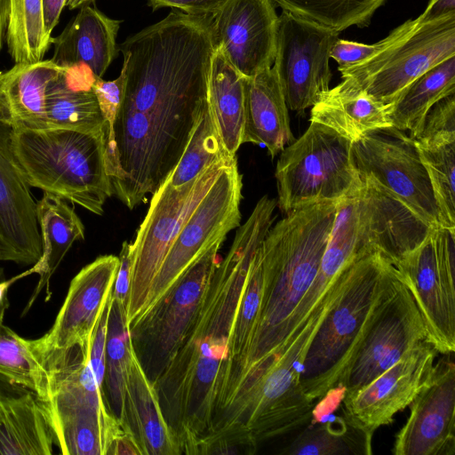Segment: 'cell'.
<instances>
[{
  "mask_svg": "<svg viewBox=\"0 0 455 455\" xmlns=\"http://www.w3.org/2000/svg\"><path fill=\"white\" fill-rule=\"evenodd\" d=\"M216 48L211 16L172 11L118 45L125 84L112 130L104 133L113 193L130 210L180 161L207 104Z\"/></svg>",
  "mask_w": 455,
  "mask_h": 455,
  "instance_id": "6da1fadb",
  "label": "cell"
},
{
  "mask_svg": "<svg viewBox=\"0 0 455 455\" xmlns=\"http://www.w3.org/2000/svg\"><path fill=\"white\" fill-rule=\"evenodd\" d=\"M275 200L264 196L238 227L180 347L153 381L180 454H196L218 414L238 301L251 262L275 222Z\"/></svg>",
  "mask_w": 455,
  "mask_h": 455,
  "instance_id": "7a4b0ae2",
  "label": "cell"
},
{
  "mask_svg": "<svg viewBox=\"0 0 455 455\" xmlns=\"http://www.w3.org/2000/svg\"><path fill=\"white\" fill-rule=\"evenodd\" d=\"M338 202L303 205L270 228L260 245L258 319L231 402L245 405L303 327L299 308L318 274Z\"/></svg>",
  "mask_w": 455,
  "mask_h": 455,
  "instance_id": "3957f363",
  "label": "cell"
},
{
  "mask_svg": "<svg viewBox=\"0 0 455 455\" xmlns=\"http://www.w3.org/2000/svg\"><path fill=\"white\" fill-rule=\"evenodd\" d=\"M399 274L377 251H363L353 259L346 286L304 359L299 384L310 403L314 404L339 385Z\"/></svg>",
  "mask_w": 455,
  "mask_h": 455,
  "instance_id": "277c9868",
  "label": "cell"
},
{
  "mask_svg": "<svg viewBox=\"0 0 455 455\" xmlns=\"http://www.w3.org/2000/svg\"><path fill=\"white\" fill-rule=\"evenodd\" d=\"M11 141L30 187L103 214L114 194L106 169L104 131L12 129Z\"/></svg>",
  "mask_w": 455,
  "mask_h": 455,
  "instance_id": "5b68a950",
  "label": "cell"
},
{
  "mask_svg": "<svg viewBox=\"0 0 455 455\" xmlns=\"http://www.w3.org/2000/svg\"><path fill=\"white\" fill-rule=\"evenodd\" d=\"M455 56V12L408 20L377 43L364 60L339 67L347 79L384 105H394L421 75Z\"/></svg>",
  "mask_w": 455,
  "mask_h": 455,
  "instance_id": "8992f818",
  "label": "cell"
},
{
  "mask_svg": "<svg viewBox=\"0 0 455 455\" xmlns=\"http://www.w3.org/2000/svg\"><path fill=\"white\" fill-rule=\"evenodd\" d=\"M353 142L310 122L305 132L280 153L275 167L277 201L286 214L323 201L338 202L362 186L352 156Z\"/></svg>",
  "mask_w": 455,
  "mask_h": 455,
  "instance_id": "52a82bcc",
  "label": "cell"
},
{
  "mask_svg": "<svg viewBox=\"0 0 455 455\" xmlns=\"http://www.w3.org/2000/svg\"><path fill=\"white\" fill-rule=\"evenodd\" d=\"M228 162L215 163L189 182L173 187L168 178L152 194L148 212L131 243L128 327L143 310L152 282L179 232Z\"/></svg>",
  "mask_w": 455,
  "mask_h": 455,
  "instance_id": "ba28073f",
  "label": "cell"
},
{
  "mask_svg": "<svg viewBox=\"0 0 455 455\" xmlns=\"http://www.w3.org/2000/svg\"><path fill=\"white\" fill-rule=\"evenodd\" d=\"M221 244L195 260L154 307L130 324L134 351L152 382L180 347L218 265Z\"/></svg>",
  "mask_w": 455,
  "mask_h": 455,
  "instance_id": "9c48e42d",
  "label": "cell"
},
{
  "mask_svg": "<svg viewBox=\"0 0 455 455\" xmlns=\"http://www.w3.org/2000/svg\"><path fill=\"white\" fill-rule=\"evenodd\" d=\"M395 267L411 292L427 331L443 355L455 350V229L435 228Z\"/></svg>",
  "mask_w": 455,
  "mask_h": 455,
  "instance_id": "30bf717a",
  "label": "cell"
},
{
  "mask_svg": "<svg viewBox=\"0 0 455 455\" xmlns=\"http://www.w3.org/2000/svg\"><path fill=\"white\" fill-rule=\"evenodd\" d=\"M242 188V175L235 159L224 167L179 232L137 317L154 307L195 260L214 244L223 243L227 235L240 226Z\"/></svg>",
  "mask_w": 455,
  "mask_h": 455,
  "instance_id": "8fae6325",
  "label": "cell"
},
{
  "mask_svg": "<svg viewBox=\"0 0 455 455\" xmlns=\"http://www.w3.org/2000/svg\"><path fill=\"white\" fill-rule=\"evenodd\" d=\"M424 340L426 325L399 274L339 383L345 387L344 395L367 386Z\"/></svg>",
  "mask_w": 455,
  "mask_h": 455,
  "instance_id": "7c38bea8",
  "label": "cell"
},
{
  "mask_svg": "<svg viewBox=\"0 0 455 455\" xmlns=\"http://www.w3.org/2000/svg\"><path fill=\"white\" fill-rule=\"evenodd\" d=\"M352 156L360 178H373L430 227H440L427 172L405 132L393 126L371 132L352 144Z\"/></svg>",
  "mask_w": 455,
  "mask_h": 455,
  "instance_id": "4fadbf2b",
  "label": "cell"
},
{
  "mask_svg": "<svg viewBox=\"0 0 455 455\" xmlns=\"http://www.w3.org/2000/svg\"><path fill=\"white\" fill-rule=\"evenodd\" d=\"M339 34L283 10L278 16L272 67L291 110L304 114L330 90V52Z\"/></svg>",
  "mask_w": 455,
  "mask_h": 455,
  "instance_id": "5bb4252c",
  "label": "cell"
},
{
  "mask_svg": "<svg viewBox=\"0 0 455 455\" xmlns=\"http://www.w3.org/2000/svg\"><path fill=\"white\" fill-rule=\"evenodd\" d=\"M119 267L115 255L98 257L72 279L50 331L35 339L49 370L75 347L91 343L99 319L112 295Z\"/></svg>",
  "mask_w": 455,
  "mask_h": 455,
  "instance_id": "9a60e30c",
  "label": "cell"
},
{
  "mask_svg": "<svg viewBox=\"0 0 455 455\" xmlns=\"http://www.w3.org/2000/svg\"><path fill=\"white\" fill-rule=\"evenodd\" d=\"M437 354L424 340L367 386L345 395L341 402L344 419L371 441L374 432L391 423L419 393L434 371Z\"/></svg>",
  "mask_w": 455,
  "mask_h": 455,
  "instance_id": "2e32d148",
  "label": "cell"
},
{
  "mask_svg": "<svg viewBox=\"0 0 455 455\" xmlns=\"http://www.w3.org/2000/svg\"><path fill=\"white\" fill-rule=\"evenodd\" d=\"M443 355L410 406V416L397 433L395 455L455 453V365Z\"/></svg>",
  "mask_w": 455,
  "mask_h": 455,
  "instance_id": "e0dca14e",
  "label": "cell"
},
{
  "mask_svg": "<svg viewBox=\"0 0 455 455\" xmlns=\"http://www.w3.org/2000/svg\"><path fill=\"white\" fill-rule=\"evenodd\" d=\"M211 18L216 46L241 75L273 66L278 24L273 0H227Z\"/></svg>",
  "mask_w": 455,
  "mask_h": 455,
  "instance_id": "ac0fdd59",
  "label": "cell"
},
{
  "mask_svg": "<svg viewBox=\"0 0 455 455\" xmlns=\"http://www.w3.org/2000/svg\"><path fill=\"white\" fill-rule=\"evenodd\" d=\"M11 132L0 121V261L34 265L43 253L36 203L15 159Z\"/></svg>",
  "mask_w": 455,
  "mask_h": 455,
  "instance_id": "d6986e66",
  "label": "cell"
},
{
  "mask_svg": "<svg viewBox=\"0 0 455 455\" xmlns=\"http://www.w3.org/2000/svg\"><path fill=\"white\" fill-rule=\"evenodd\" d=\"M360 179L359 208L366 235L372 248L395 266L434 228L373 178Z\"/></svg>",
  "mask_w": 455,
  "mask_h": 455,
  "instance_id": "ffe728a7",
  "label": "cell"
},
{
  "mask_svg": "<svg viewBox=\"0 0 455 455\" xmlns=\"http://www.w3.org/2000/svg\"><path fill=\"white\" fill-rule=\"evenodd\" d=\"M122 20L84 5L56 38L51 59L63 68L86 66L101 78L118 55L117 33Z\"/></svg>",
  "mask_w": 455,
  "mask_h": 455,
  "instance_id": "44dd1931",
  "label": "cell"
},
{
  "mask_svg": "<svg viewBox=\"0 0 455 455\" xmlns=\"http://www.w3.org/2000/svg\"><path fill=\"white\" fill-rule=\"evenodd\" d=\"M294 140L288 107L274 68L245 77L243 143L262 145L274 158Z\"/></svg>",
  "mask_w": 455,
  "mask_h": 455,
  "instance_id": "7402d4cb",
  "label": "cell"
},
{
  "mask_svg": "<svg viewBox=\"0 0 455 455\" xmlns=\"http://www.w3.org/2000/svg\"><path fill=\"white\" fill-rule=\"evenodd\" d=\"M64 68L42 60L0 72V121L12 129H47L46 88Z\"/></svg>",
  "mask_w": 455,
  "mask_h": 455,
  "instance_id": "603a6c76",
  "label": "cell"
},
{
  "mask_svg": "<svg viewBox=\"0 0 455 455\" xmlns=\"http://www.w3.org/2000/svg\"><path fill=\"white\" fill-rule=\"evenodd\" d=\"M122 426L132 433L142 455H180L176 436L164 415L156 388L134 350L127 377Z\"/></svg>",
  "mask_w": 455,
  "mask_h": 455,
  "instance_id": "cb8c5ba5",
  "label": "cell"
},
{
  "mask_svg": "<svg viewBox=\"0 0 455 455\" xmlns=\"http://www.w3.org/2000/svg\"><path fill=\"white\" fill-rule=\"evenodd\" d=\"M393 106L382 104L343 79L311 108L309 121L322 124L354 143L371 132L391 127Z\"/></svg>",
  "mask_w": 455,
  "mask_h": 455,
  "instance_id": "d4e9b609",
  "label": "cell"
},
{
  "mask_svg": "<svg viewBox=\"0 0 455 455\" xmlns=\"http://www.w3.org/2000/svg\"><path fill=\"white\" fill-rule=\"evenodd\" d=\"M54 436L46 410L30 391H0V455H51Z\"/></svg>",
  "mask_w": 455,
  "mask_h": 455,
  "instance_id": "484cf974",
  "label": "cell"
},
{
  "mask_svg": "<svg viewBox=\"0 0 455 455\" xmlns=\"http://www.w3.org/2000/svg\"><path fill=\"white\" fill-rule=\"evenodd\" d=\"M96 77L86 66L65 68L47 86L45 111L48 128L85 132L103 131V118L92 91Z\"/></svg>",
  "mask_w": 455,
  "mask_h": 455,
  "instance_id": "4316f807",
  "label": "cell"
},
{
  "mask_svg": "<svg viewBox=\"0 0 455 455\" xmlns=\"http://www.w3.org/2000/svg\"><path fill=\"white\" fill-rule=\"evenodd\" d=\"M67 200L44 192L36 203V217L43 241V253L40 259L32 267L34 274L40 275L39 281L28 302L24 313L34 304L44 290L49 299L50 281L71 248L72 244L84 238V227Z\"/></svg>",
  "mask_w": 455,
  "mask_h": 455,
  "instance_id": "83f0119b",
  "label": "cell"
},
{
  "mask_svg": "<svg viewBox=\"0 0 455 455\" xmlns=\"http://www.w3.org/2000/svg\"><path fill=\"white\" fill-rule=\"evenodd\" d=\"M244 79L216 46L208 77L207 102L222 144L232 156L243 144Z\"/></svg>",
  "mask_w": 455,
  "mask_h": 455,
  "instance_id": "f1b7e54d",
  "label": "cell"
},
{
  "mask_svg": "<svg viewBox=\"0 0 455 455\" xmlns=\"http://www.w3.org/2000/svg\"><path fill=\"white\" fill-rule=\"evenodd\" d=\"M451 94H455V56L430 68L404 90L390 112L392 126L409 132L414 140L428 110Z\"/></svg>",
  "mask_w": 455,
  "mask_h": 455,
  "instance_id": "f546056e",
  "label": "cell"
},
{
  "mask_svg": "<svg viewBox=\"0 0 455 455\" xmlns=\"http://www.w3.org/2000/svg\"><path fill=\"white\" fill-rule=\"evenodd\" d=\"M51 372L35 339H26L0 323V382L34 393L42 403L51 395Z\"/></svg>",
  "mask_w": 455,
  "mask_h": 455,
  "instance_id": "4dcf8cb0",
  "label": "cell"
},
{
  "mask_svg": "<svg viewBox=\"0 0 455 455\" xmlns=\"http://www.w3.org/2000/svg\"><path fill=\"white\" fill-rule=\"evenodd\" d=\"M133 345L126 321V307L111 298L105 352L103 391L112 412L122 424L127 377Z\"/></svg>",
  "mask_w": 455,
  "mask_h": 455,
  "instance_id": "1f68e13d",
  "label": "cell"
},
{
  "mask_svg": "<svg viewBox=\"0 0 455 455\" xmlns=\"http://www.w3.org/2000/svg\"><path fill=\"white\" fill-rule=\"evenodd\" d=\"M6 41L15 63L43 60L52 44L44 27L43 0H9Z\"/></svg>",
  "mask_w": 455,
  "mask_h": 455,
  "instance_id": "d6a6232c",
  "label": "cell"
},
{
  "mask_svg": "<svg viewBox=\"0 0 455 455\" xmlns=\"http://www.w3.org/2000/svg\"><path fill=\"white\" fill-rule=\"evenodd\" d=\"M283 11L319 27L341 31L369 25L387 0H273Z\"/></svg>",
  "mask_w": 455,
  "mask_h": 455,
  "instance_id": "836d02e7",
  "label": "cell"
},
{
  "mask_svg": "<svg viewBox=\"0 0 455 455\" xmlns=\"http://www.w3.org/2000/svg\"><path fill=\"white\" fill-rule=\"evenodd\" d=\"M311 424L291 443L282 454L340 455L371 454V441L342 417Z\"/></svg>",
  "mask_w": 455,
  "mask_h": 455,
  "instance_id": "e575fe53",
  "label": "cell"
},
{
  "mask_svg": "<svg viewBox=\"0 0 455 455\" xmlns=\"http://www.w3.org/2000/svg\"><path fill=\"white\" fill-rule=\"evenodd\" d=\"M234 158L222 144L207 102L180 161L167 178L173 187H180L210 165Z\"/></svg>",
  "mask_w": 455,
  "mask_h": 455,
  "instance_id": "d590c367",
  "label": "cell"
},
{
  "mask_svg": "<svg viewBox=\"0 0 455 455\" xmlns=\"http://www.w3.org/2000/svg\"><path fill=\"white\" fill-rule=\"evenodd\" d=\"M416 146L430 180L440 227L455 229V142L432 148Z\"/></svg>",
  "mask_w": 455,
  "mask_h": 455,
  "instance_id": "8d00e7d4",
  "label": "cell"
},
{
  "mask_svg": "<svg viewBox=\"0 0 455 455\" xmlns=\"http://www.w3.org/2000/svg\"><path fill=\"white\" fill-rule=\"evenodd\" d=\"M413 140L426 148L455 142V94L440 100L428 110Z\"/></svg>",
  "mask_w": 455,
  "mask_h": 455,
  "instance_id": "74e56055",
  "label": "cell"
},
{
  "mask_svg": "<svg viewBox=\"0 0 455 455\" xmlns=\"http://www.w3.org/2000/svg\"><path fill=\"white\" fill-rule=\"evenodd\" d=\"M125 84V71L122 69L118 77L114 80L96 78L92 84V91L97 98L103 118L104 133H108L113 127L117 110L121 105Z\"/></svg>",
  "mask_w": 455,
  "mask_h": 455,
  "instance_id": "f35d334b",
  "label": "cell"
},
{
  "mask_svg": "<svg viewBox=\"0 0 455 455\" xmlns=\"http://www.w3.org/2000/svg\"><path fill=\"white\" fill-rule=\"evenodd\" d=\"M376 48L377 43L365 44L338 38L331 49L330 57L337 61L339 67H348L364 60Z\"/></svg>",
  "mask_w": 455,
  "mask_h": 455,
  "instance_id": "ab89813d",
  "label": "cell"
},
{
  "mask_svg": "<svg viewBox=\"0 0 455 455\" xmlns=\"http://www.w3.org/2000/svg\"><path fill=\"white\" fill-rule=\"evenodd\" d=\"M227 0H148V4L156 11L170 7L184 13L197 16L212 15Z\"/></svg>",
  "mask_w": 455,
  "mask_h": 455,
  "instance_id": "60d3db41",
  "label": "cell"
},
{
  "mask_svg": "<svg viewBox=\"0 0 455 455\" xmlns=\"http://www.w3.org/2000/svg\"><path fill=\"white\" fill-rule=\"evenodd\" d=\"M118 258L119 267L112 291V297L123 304L127 309L132 272V252L130 242L125 241L123 243Z\"/></svg>",
  "mask_w": 455,
  "mask_h": 455,
  "instance_id": "b9f144b4",
  "label": "cell"
},
{
  "mask_svg": "<svg viewBox=\"0 0 455 455\" xmlns=\"http://www.w3.org/2000/svg\"><path fill=\"white\" fill-rule=\"evenodd\" d=\"M66 3L67 0H43L44 27L50 35L58 24Z\"/></svg>",
  "mask_w": 455,
  "mask_h": 455,
  "instance_id": "7bdbcfd3",
  "label": "cell"
},
{
  "mask_svg": "<svg viewBox=\"0 0 455 455\" xmlns=\"http://www.w3.org/2000/svg\"><path fill=\"white\" fill-rule=\"evenodd\" d=\"M455 12V0H429L421 13L425 20H434Z\"/></svg>",
  "mask_w": 455,
  "mask_h": 455,
  "instance_id": "ee69618b",
  "label": "cell"
},
{
  "mask_svg": "<svg viewBox=\"0 0 455 455\" xmlns=\"http://www.w3.org/2000/svg\"><path fill=\"white\" fill-rule=\"evenodd\" d=\"M9 19V0H0V50Z\"/></svg>",
  "mask_w": 455,
  "mask_h": 455,
  "instance_id": "f6af8a7d",
  "label": "cell"
},
{
  "mask_svg": "<svg viewBox=\"0 0 455 455\" xmlns=\"http://www.w3.org/2000/svg\"><path fill=\"white\" fill-rule=\"evenodd\" d=\"M94 1L95 0H67L66 6L68 7L69 10H74L76 8H81L84 5H88Z\"/></svg>",
  "mask_w": 455,
  "mask_h": 455,
  "instance_id": "bcb514c9",
  "label": "cell"
}]
</instances>
